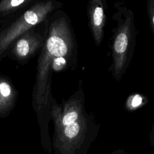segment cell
I'll return each mask as SVG.
<instances>
[{
    "label": "cell",
    "instance_id": "1",
    "mask_svg": "<svg viewBox=\"0 0 154 154\" xmlns=\"http://www.w3.org/2000/svg\"><path fill=\"white\" fill-rule=\"evenodd\" d=\"M77 45L68 17H55L48 28L45 42L38 61L35 100L37 109L48 103L51 70L61 71L75 68Z\"/></svg>",
    "mask_w": 154,
    "mask_h": 154
},
{
    "label": "cell",
    "instance_id": "2",
    "mask_svg": "<svg viewBox=\"0 0 154 154\" xmlns=\"http://www.w3.org/2000/svg\"><path fill=\"white\" fill-rule=\"evenodd\" d=\"M84 102V93L79 88L63 107L54 106L55 144L63 154L78 153L97 131L94 116L87 112Z\"/></svg>",
    "mask_w": 154,
    "mask_h": 154
},
{
    "label": "cell",
    "instance_id": "3",
    "mask_svg": "<svg viewBox=\"0 0 154 154\" xmlns=\"http://www.w3.org/2000/svg\"><path fill=\"white\" fill-rule=\"evenodd\" d=\"M112 18L116 27L113 29L111 51L112 77L120 81L126 73L132 58L136 40V29L133 11L122 2H114Z\"/></svg>",
    "mask_w": 154,
    "mask_h": 154
},
{
    "label": "cell",
    "instance_id": "4",
    "mask_svg": "<svg viewBox=\"0 0 154 154\" xmlns=\"http://www.w3.org/2000/svg\"><path fill=\"white\" fill-rule=\"evenodd\" d=\"M60 3L52 1L38 2L31 6L18 19L0 34V56L20 36L35 25L42 22Z\"/></svg>",
    "mask_w": 154,
    "mask_h": 154
},
{
    "label": "cell",
    "instance_id": "5",
    "mask_svg": "<svg viewBox=\"0 0 154 154\" xmlns=\"http://www.w3.org/2000/svg\"><path fill=\"white\" fill-rule=\"evenodd\" d=\"M34 29V27L27 31L11 46L12 55L17 60L30 58L39 48L43 47L48 30L40 34Z\"/></svg>",
    "mask_w": 154,
    "mask_h": 154
},
{
    "label": "cell",
    "instance_id": "6",
    "mask_svg": "<svg viewBox=\"0 0 154 154\" xmlns=\"http://www.w3.org/2000/svg\"><path fill=\"white\" fill-rule=\"evenodd\" d=\"M106 3L102 0H90L87 5V16L93 40L97 46L102 43L106 22Z\"/></svg>",
    "mask_w": 154,
    "mask_h": 154
},
{
    "label": "cell",
    "instance_id": "7",
    "mask_svg": "<svg viewBox=\"0 0 154 154\" xmlns=\"http://www.w3.org/2000/svg\"><path fill=\"white\" fill-rule=\"evenodd\" d=\"M32 0H4L0 2V16L10 14L28 5Z\"/></svg>",
    "mask_w": 154,
    "mask_h": 154
},
{
    "label": "cell",
    "instance_id": "8",
    "mask_svg": "<svg viewBox=\"0 0 154 154\" xmlns=\"http://www.w3.org/2000/svg\"><path fill=\"white\" fill-rule=\"evenodd\" d=\"M13 96L11 85L5 81H0V109L10 105Z\"/></svg>",
    "mask_w": 154,
    "mask_h": 154
},
{
    "label": "cell",
    "instance_id": "9",
    "mask_svg": "<svg viewBox=\"0 0 154 154\" xmlns=\"http://www.w3.org/2000/svg\"><path fill=\"white\" fill-rule=\"evenodd\" d=\"M147 103V99L143 95L138 93L133 94L128 97L126 100L125 106L127 110L134 111Z\"/></svg>",
    "mask_w": 154,
    "mask_h": 154
},
{
    "label": "cell",
    "instance_id": "10",
    "mask_svg": "<svg viewBox=\"0 0 154 154\" xmlns=\"http://www.w3.org/2000/svg\"><path fill=\"white\" fill-rule=\"evenodd\" d=\"M147 11L150 29L154 36V0H147Z\"/></svg>",
    "mask_w": 154,
    "mask_h": 154
},
{
    "label": "cell",
    "instance_id": "11",
    "mask_svg": "<svg viewBox=\"0 0 154 154\" xmlns=\"http://www.w3.org/2000/svg\"><path fill=\"white\" fill-rule=\"evenodd\" d=\"M111 154H125V153H124V151L123 150L119 149V150H116L114 151Z\"/></svg>",
    "mask_w": 154,
    "mask_h": 154
},
{
    "label": "cell",
    "instance_id": "12",
    "mask_svg": "<svg viewBox=\"0 0 154 154\" xmlns=\"http://www.w3.org/2000/svg\"><path fill=\"white\" fill-rule=\"evenodd\" d=\"M151 140H152V144H153V146H154V127H153V132H152V134Z\"/></svg>",
    "mask_w": 154,
    "mask_h": 154
}]
</instances>
